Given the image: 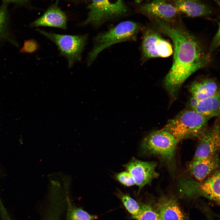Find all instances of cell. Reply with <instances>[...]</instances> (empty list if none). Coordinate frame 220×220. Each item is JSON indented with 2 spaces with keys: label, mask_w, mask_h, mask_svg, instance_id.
<instances>
[{
  "label": "cell",
  "mask_w": 220,
  "mask_h": 220,
  "mask_svg": "<svg viewBox=\"0 0 220 220\" xmlns=\"http://www.w3.org/2000/svg\"><path fill=\"white\" fill-rule=\"evenodd\" d=\"M209 220H213V219H210Z\"/></svg>",
  "instance_id": "f1b7e54d"
},
{
  "label": "cell",
  "mask_w": 220,
  "mask_h": 220,
  "mask_svg": "<svg viewBox=\"0 0 220 220\" xmlns=\"http://www.w3.org/2000/svg\"><path fill=\"white\" fill-rule=\"evenodd\" d=\"M220 123L217 120L213 126L207 129L199 138L193 159L205 158L218 154L220 148Z\"/></svg>",
  "instance_id": "30bf717a"
},
{
  "label": "cell",
  "mask_w": 220,
  "mask_h": 220,
  "mask_svg": "<svg viewBox=\"0 0 220 220\" xmlns=\"http://www.w3.org/2000/svg\"><path fill=\"white\" fill-rule=\"evenodd\" d=\"M116 177V179L124 185L130 186L135 184L132 176L127 171L117 174Z\"/></svg>",
  "instance_id": "603a6c76"
},
{
  "label": "cell",
  "mask_w": 220,
  "mask_h": 220,
  "mask_svg": "<svg viewBox=\"0 0 220 220\" xmlns=\"http://www.w3.org/2000/svg\"><path fill=\"white\" fill-rule=\"evenodd\" d=\"M3 2L9 3H14L20 5L27 4L31 0H2Z\"/></svg>",
  "instance_id": "484cf974"
},
{
  "label": "cell",
  "mask_w": 220,
  "mask_h": 220,
  "mask_svg": "<svg viewBox=\"0 0 220 220\" xmlns=\"http://www.w3.org/2000/svg\"><path fill=\"white\" fill-rule=\"evenodd\" d=\"M210 119L187 108L168 120L162 129L170 133L178 141L199 138L207 129Z\"/></svg>",
  "instance_id": "3957f363"
},
{
  "label": "cell",
  "mask_w": 220,
  "mask_h": 220,
  "mask_svg": "<svg viewBox=\"0 0 220 220\" xmlns=\"http://www.w3.org/2000/svg\"><path fill=\"white\" fill-rule=\"evenodd\" d=\"M218 154L203 158L193 159L188 169L196 180L202 181L218 170L219 166Z\"/></svg>",
  "instance_id": "8fae6325"
},
{
  "label": "cell",
  "mask_w": 220,
  "mask_h": 220,
  "mask_svg": "<svg viewBox=\"0 0 220 220\" xmlns=\"http://www.w3.org/2000/svg\"><path fill=\"white\" fill-rule=\"evenodd\" d=\"M88 7V16L82 24H91L97 28L124 15L127 11L123 0H92Z\"/></svg>",
  "instance_id": "52a82bcc"
},
{
  "label": "cell",
  "mask_w": 220,
  "mask_h": 220,
  "mask_svg": "<svg viewBox=\"0 0 220 220\" xmlns=\"http://www.w3.org/2000/svg\"><path fill=\"white\" fill-rule=\"evenodd\" d=\"M220 91L215 95L199 100L193 110L210 119L220 115Z\"/></svg>",
  "instance_id": "e0dca14e"
},
{
  "label": "cell",
  "mask_w": 220,
  "mask_h": 220,
  "mask_svg": "<svg viewBox=\"0 0 220 220\" xmlns=\"http://www.w3.org/2000/svg\"><path fill=\"white\" fill-rule=\"evenodd\" d=\"M151 21L156 28L169 37L173 44V63L163 84L170 97L175 98L186 80L210 63L212 56L199 40L180 23L170 24L156 18Z\"/></svg>",
  "instance_id": "6da1fadb"
},
{
  "label": "cell",
  "mask_w": 220,
  "mask_h": 220,
  "mask_svg": "<svg viewBox=\"0 0 220 220\" xmlns=\"http://www.w3.org/2000/svg\"><path fill=\"white\" fill-rule=\"evenodd\" d=\"M214 0L216 1L217 0Z\"/></svg>",
  "instance_id": "f546056e"
},
{
  "label": "cell",
  "mask_w": 220,
  "mask_h": 220,
  "mask_svg": "<svg viewBox=\"0 0 220 220\" xmlns=\"http://www.w3.org/2000/svg\"><path fill=\"white\" fill-rule=\"evenodd\" d=\"M158 203L157 213L163 220H185V216L175 199L163 197Z\"/></svg>",
  "instance_id": "9a60e30c"
},
{
  "label": "cell",
  "mask_w": 220,
  "mask_h": 220,
  "mask_svg": "<svg viewBox=\"0 0 220 220\" xmlns=\"http://www.w3.org/2000/svg\"><path fill=\"white\" fill-rule=\"evenodd\" d=\"M178 141L170 133L162 130H156L142 141L141 147L147 154L158 156L171 170L174 169L176 146Z\"/></svg>",
  "instance_id": "277c9868"
},
{
  "label": "cell",
  "mask_w": 220,
  "mask_h": 220,
  "mask_svg": "<svg viewBox=\"0 0 220 220\" xmlns=\"http://www.w3.org/2000/svg\"><path fill=\"white\" fill-rule=\"evenodd\" d=\"M37 30L57 46L60 55L67 59L69 68H72L75 62L81 61L82 53L87 43L88 34L64 35L48 32L39 29Z\"/></svg>",
  "instance_id": "5b68a950"
},
{
  "label": "cell",
  "mask_w": 220,
  "mask_h": 220,
  "mask_svg": "<svg viewBox=\"0 0 220 220\" xmlns=\"http://www.w3.org/2000/svg\"><path fill=\"white\" fill-rule=\"evenodd\" d=\"M131 175L135 184L140 190L158 176L156 171V163L154 162L144 161L133 159L124 165Z\"/></svg>",
  "instance_id": "9c48e42d"
},
{
  "label": "cell",
  "mask_w": 220,
  "mask_h": 220,
  "mask_svg": "<svg viewBox=\"0 0 220 220\" xmlns=\"http://www.w3.org/2000/svg\"><path fill=\"white\" fill-rule=\"evenodd\" d=\"M144 0H135V2L137 3H139Z\"/></svg>",
  "instance_id": "83f0119b"
},
{
  "label": "cell",
  "mask_w": 220,
  "mask_h": 220,
  "mask_svg": "<svg viewBox=\"0 0 220 220\" xmlns=\"http://www.w3.org/2000/svg\"><path fill=\"white\" fill-rule=\"evenodd\" d=\"M142 28L138 23L125 21L97 34L94 38L93 47L87 58V66L91 65L102 51L112 46L123 42L136 41Z\"/></svg>",
  "instance_id": "7a4b0ae2"
},
{
  "label": "cell",
  "mask_w": 220,
  "mask_h": 220,
  "mask_svg": "<svg viewBox=\"0 0 220 220\" xmlns=\"http://www.w3.org/2000/svg\"><path fill=\"white\" fill-rule=\"evenodd\" d=\"M220 45V24L218 23V29L214 36L207 52L209 54L212 56L215 51Z\"/></svg>",
  "instance_id": "cb8c5ba5"
},
{
  "label": "cell",
  "mask_w": 220,
  "mask_h": 220,
  "mask_svg": "<svg viewBox=\"0 0 220 220\" xmlns=\"http://www.w3.org/2000/svg\"><path fill=\"white\" fill-rule=\"evenodd\" d=\"M8 4L3 2L0 6V43L8 42L19 48V45L10 28Z\"/></svg>",
  "instance_id": "ac0fdd59"
},
{
  "label": "cell",
  "mask_w": 220,
  "mask_h": 220,
  "mask_svg": "<svg viewBox=\"0 0 220 220\" xmlns=\"http://www.w3.org/2000/svg\"><path fill=\"white\" fill-rule=\"evenodd\" d=\"M140 207L139 214L134 219L137 220H156L158 213L150 204H143Z\"/></svg>",
  "instance_id": "44dd1931"
},
{
  "label": "cell",
  "mask_w": 220,
  "mask_h": 220,
  "mask_svg": "<svg viewBox=\"0 0 220 220\" xmlns=\"http://www.w3.org/2000/svg\"><path fill=\"white\" fill-rule=\"evenodd\" d=\"M199 101L196 97L192 96L188 102V108H187L193 110L197 105Z\"/></svg>",
  "instance_id": "d4e9b609"
},
{
  "label": "cell",
  "mask_w": 220,
  "mask_h": 220,
  "mask_svg": "<svg viewBox=\"0 0 220 220\" xmlns=\"http://www.w3.org/2000/svg\"><path fill=\"white\" fill-rule=\"evenodd\" d=\"M189 90L192 96L199 100L213 96L220 91L215 80L208 78L193 81L189 87Z\"/></svg>",
  "instance_id": "5bb4252c"
},
{
  "label": "cell",
  "mask_w": 220,
  "mask_h": 220,
  "mask_svg": "<svg viewBox=\"0 0 220 220\" xmlns=\"http://www.w3.org/2000/svg\"><path fill=\"white\" fill-rule=\"evenodd\" d=\"M179 12L192 17L207 16L212 10L208 5L200 0H167Z\"/></svg>",
  "instance_id": "4fadbf2b"
},
{
  "label": "cell",
  "mask_w": 220,
  "mask_h": 220,
  "mask_svg": "<svg viewBox=\"0 0 220 220\" xmlns=\"http://www.w3.org/2000/svg\"><path fill=\"white\" fill-rule=\"evenodd\" d=\"M156 220H163L160 217L159 214L158 213L157 217Z\"/></svg>",
  "instance_id": "4316f807"
},
{
  "label": "cell",
  "mask_w": 220,
  "mask_h": 220,
  "mask_svg": "<svg viewBox=\"0 0 220 220\" xmlns=\"http://www.w3.org/2000/svg\"><path fill=\"white\" fill-rule=\"evenodd\" d=\"M40 26L67 29V17L65 13L56 3L51 5L43 15L30 24L31 28Z\"/></svg>",
  "instance_id": "7c38bea8"
},
{
  "label": "cell",
  "mask_w": 220,
  "mask_h": 220,
  "mask_svg": "<svg viewBox=\"0 0 220 220\" xmlns=\"http://www.w3.org/2000/svg\"><path fill=\"white\" fill-rule=\"evenodd\" d=\"M202 196L211 200L220 202V170L218 169L201 181Z\"/></svg>",
  "instance_id": "2e32d148"
},
{
  "label": "cell",
  "mask_w": 220,
  "mask_h": 220,
  "mask_svg": "<svg viewBox=\"0 0 220 220\" xmlns=\"http://www.w3.org/2000/svg\"><path fill=\"white\" fill-rule=\"evenodd\" d=\"M142 40L140 49L141 64L155 58L166 57L173 53L171 44L164 39L152 24L142 26Z\"/></svg>",
  "instance_id": "8992f818"
},
{
  "label": "cell",
  "mask_w": 220,
  "mask_h": 220,
  "mask_svg": "<svg viewBox=\"0 0 220 220\" xmlns=\"http://www.w3.org/2000/svg\"><path fill=\"white\" fill-rule=\"evenodd\" d=\"M40 48V45L35 39H31L24 41L22 47L19 50L21 53H31Z\"/></svg>",
  "instance_id": "7402d4cb"
},
{
  "label": "cell",
  "mask_w": 220,
  "mask_h": 220,
  "mask_svg": "<svg viewBox=\"0 0 220 220\" xmlns=\"http://www.w3.org/2000/svg\"><path fill=\"white\" fill-rule=\"evenodd\" d=\"M120 198L126 208L132 215V217L134 218L138 216L140 209L138 203L127 194L121 193Z\"/></svg>",
  "instance_id": "ffe728a7"
},
{
  "label": "cell",
  "mask_w": 220,
  "mask_h": 220,
  "mask_svg": "<svg viewBox=\"0 0 220 220\" xmlns=\"http://www.w3.org/2000/svg\"><path fill=\"white\" fill-rule=\"evenodd\" d=\"M96 216L90 214L81 208L69 205L66 220H93Z\"/></svg>",
  "instance_id": "d6986e66"
},
{
  "label": "cell",
  "mask_w": 220,
  "mask_h": 220,
  "mask_svg": "<svg viewBox=\"0 0 220 220\" xmlns=\"http://www.w3.org/2000/svg\"><path fill=\"white\" fill-rule=\"evenodd\" d=\"M140 10L150 20L156 18L169 24L179 23L180 12L167 0H153L143 4Z\"/></svg>",
  "instance_id": "ba28073f"
}]
</instances>
